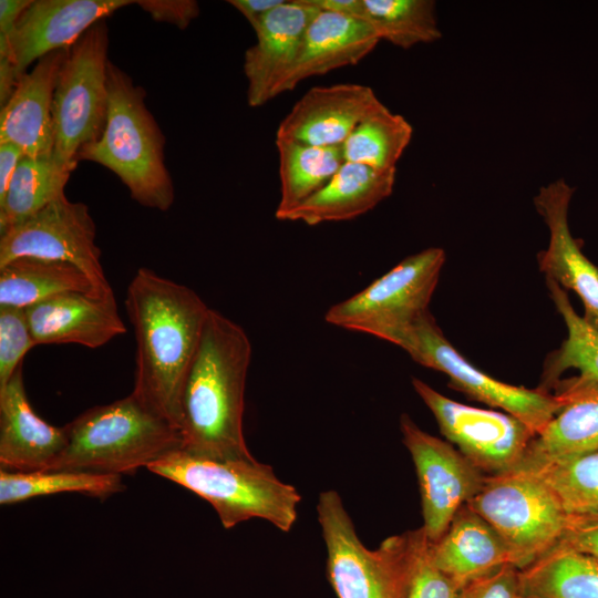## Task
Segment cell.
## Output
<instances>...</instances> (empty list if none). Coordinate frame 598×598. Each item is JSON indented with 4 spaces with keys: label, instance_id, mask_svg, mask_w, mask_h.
Masks as SVG:
<instances>
[{
    "label": "cell",
    "instance_id": "cell-14",
    "mask_svg": "<svg viewBox=\"0 0 598 598\" xmlns=\"http://www.w3.org/2000/svg\"><path fill=\"white\" fill-rule=\"evenodd\" d=\"M131 0H32L8 37H0V56H8L20 78L45 54L70 48L90 27L133 4Z\"/></svg>",
    "mask_w": 598,
    "mask_h": 598
},
{
    "label": "cell",
    "instance_id": "cell-29",
    "mask_svg": "<svg viewBox=\"0 0 598 598\" xmlns=\"http://www.w3.org/2000/svg\"><path fill=\"white\" fill-rule=\"evenodd\" d=\"M546 283L556 310L565 322L567 337L548 355L540 388L548 391V386H553L569 369L578 370L580 377L598 381V332L575 311L565 289L550 279H546Z\"/></svg>",
    "mask_w": 598,
    "mask_h": 598
},
{
    "label": "cell",
    "instance_id": "cell-15",
    "mask_svg": "<svg viewBox=\"0 0 598 598\" xmlns=\"http://www.w3.org/2000/svg\"><path fill=\"white\" fill-rule=\"evenodd\" d=\"M574 192L559 178L542 186L534 197L535 208L549 231L548 246L537 254V261L546 279L579 297L584 305L582 319L598 332V268L570 233L568 208Z\"/></svg>",
    "mask_w": 598,
    "mask_h": 598
},
{
    "label": "cell",
    "instance_id": "cell-33",
    "mask_svg": "<svg viewBox=\"0 0 598 598\" xmlns=\"http://www.w3.org/2000/svg\"><path fill=\"white\" fill-rule=\"evenodd\" d=\"M520 466L543 478L568 515H598V452Z\"/></svg>",
    "mask_w": 598,
    "mask_h": 598
},
{
    "label": "cell",
    "instance_id": "cell-8",
    "mask_svg": "<svg viewBox=\"0 0 598 598\" xmlns=\"http://www.w3.org/2000/svg\"><path fill=\"white\" fill-rule=\"evenodd\" d=\"M466 505L502 537L518 569L559 543L569 517L554 491L524 466L485 476Z\"/></svg>",
    "mask_w": 598,
    "mask_h": 598
},
{
    "label": "cell",
    "instance_id": "cell-23",
    "mask_svg": "<svg viewBox=\"0 0 598 598\" xmlns=\"http://www.w3.org/2000/svg\"><path fill=\"white\" fill-rule=\"evenodd\" d=\"M429 551L440 570L463 585L504 566L515 567L502 537L466 504L444 535L435 543L429 542Z\"/></svg>",
    "mask_w": 598,
    "mask_h": 598
},
{
    "label": "cell",
    "instance_id": "cell-21",
    "mask_svg": "<svg viewBox=\"0 0 598 598\" xmlns=\"http://www.w3.org/2000/svg\"><path fill=\"white\" fill-rule=\"evenodd\" d=\"M380 41L364 20L320 10L308 25L297 59L276 87L274 97L292 91L308 78L359 63Z\"/></svg>",
    "mask_w": 598,
    "mask_h": 598
},
{
    "label": "cell",
    "instance_id": "cell-35",
    "mask_svg": "<svg viewBox=\"0 0 598 598\" xmlns=\"http://www.w3.org/2000/svg\"><path fill=\"white\" fill-rule=\"evenodd\" d=\"M464 586L434 565L425 536L420 545L404 598H460Z\"/></svg>",
    "mask_w": 598,
    "mask_h": 598
},
{
    "label": "cell",
    "instance_id": "cell-11",
    "mask_svg": "<svg viewBox=\"0 0 598 598\" xmlns=\"http://www.w3.org/2000/svg\"><path fill=\"white\" fill-rule=\"evenodd\" d=\"M95 238L89 207L63 195L0 234V266L20 257L68 262L90 279L99 297L112 298Z\"/></svg>",
    "mask_w": 598,
    "mask_h": 598
},
{
    "label": "cell",
    "instance_id": "cell-17",
    "mask_svg": "<svg viewBox=\"0 0 598 598\" xmlns=\"http://www.w3.org/2000/svg\"><path fill=\"white\" fill-rule=\"evenodd\" d=\"M309 0H286L254 29L256 42L244 54L247 102L258 107L274 99L278 84L293 65L305 32L320 12Z\"/></svg>",
    "mask_w": 598,
    "mask_h": 598
},
{
    "label": "cell",
    "instance_id": "cell-6",
    "mask_svg": "<svg viewBox=\"0 0 598 598\" xmlns=\"http://www.w3.org/2000/svg\"><path fill=\"white\" fill-rule=\"evenodd\" d=\"M317 515L327 548L329 581L338 598H404L420 545L421 528L384 539L368 549L359 539L340 495L322 492Z\"/></svg>",
    "mask_w": 598,
    "mask_h": 598
},
{
    "label": "cell",
    "instance_id": "cell-3",
    "mask_svg": "<svg viewBox=\"0 0 598 598\" xmlns=\"http://www.w3.org/2000/svg\"><path fill=\"white\" fill-rule=\"evenodd\" d=\"M109 113L99 141L78 161L97 163L113 172L140 205L168 210L175 200L165 164V135L145 104L146 91L113 62L107 65Z\"/></svg>",
    "mask_w": 598,
    "mask_h": 598
},
{
    "label": "cell",
    "instance_id": "cell-30",
    "mask_svg": "<svg viewBox=\"0 0 598 598\" xmlns=\"http://www.w3.org/2000/svg\"><path fill=\"white\" fill-rule=\"evenodd\" d=\"M125 488L121 475L74 471L11 472L0 470V504L59 493H83L105 498Z\"/></svg>",
    "mask_w": 598,
    "mask_h": 598
},
{
    "label": "cell",
    "instance_id": "cell-25",
    "mask_svg": "<svg viewBox=\"0 0 598 598\" xmlns=\"http://www.w3.org/2000/svg\"><path fill=\"white\" fill-rule=\"evenodd\" d=\"M73 291L97 296L90 279L71 264L20 257L0 266V308L27 309Z\"/></svg>",
    "mask_w": 598,
    "mask_h": 598
},
{
    "label": "cell",
    "instance_id": "cell-7",
    "mask_svg": "<svg viewBox=\"0 0 598 598\" xmlns=\"http://www.w3.org/2000/svg\"><path fill=\"white\" fill-rule=\"evenodd\" d=\"M109 28L90 27L70 48L52 101V159L73 172L79 154L99 141L109 113Z\"/></svg>",
    "mask_w": 598,
    "mask_h": 598
},
{
    "label": "cell",
    "instance_id": "cell-28",
    "mask_svg": "<svg viewBox=\"0 0 598 598\" xmlns=\"http://www.w3.org/2000/svg\"><path fill=\"white\" fill-rule=\"evenodd\" d=\"M71 173L52 157L23 156L0 203V234L65 195Z\"/></svg>",
    "mask_w": 598,
    "mask_h": 598
},
{
    "label": "cell",
    "instance_id": "cell-2",
    "mask_svg": "<svg viewBox=\"0 0 598 598\" xmlns=\"http://www.w3.org/2000/svg\"><path fill=\"white\" fill-rule=\"evenodd\" d=\"M251 353L245 330L210 308L181 393V450L213 460L255 458L243 430Z\"/></svg>",
    "mask_w": 598,
    "mask_h": 598
},
{
    "label": "cell",
    "instance_id": "cell-13",
    "mask_svg": "<svg viewBox=\"0 0 598 598\" xmlns=\"http://www.w3.org/2000/svg\"><path fill=\"white\" fill-rule=\"evenodd\" d=\"M400 429L417 475L422 529L435 543L477 494L485 476L451 443L423 431L408 414L401 415Z\"/></svg>",
    "mask_w": 598,
    "mask_h": 598
},
{
    "label": "cell",
    "instance_id": "cell-26",
    "mask_svg": "<svg viewBox=\"0 0 598 598\" xmlns=\"http://www.w3.org/2000/svg\"><path fill=\"white\" fill-rule=\"evenodd\" d=\"M523 598H598V559L556 545L519 569Z\"/></svg>",
    "mask_w": 598,
    "mask_h": 598
},
{
    "label": "cell",
    "instance_id": "cell-36",
    "mask_svg": "<svg viewBox=\"0 0 598 598\" xmlns=\"http://www.w3.org/2000/svg\"><path fill=\"white\" fill-rule=\"evenodd\" d=\"M460 598H523L519 569L507 565L467 582Z\"/></svg>",
    "mask_w": 598,
    "mask_h": 598
},
{
    "label": "cell",
    "instance_id": "cell-37",
    "mask_svg": "<svg viewBox=\"0 0 598 598\" xmlns=\"http://www.w3.org/2000/svg\"><path fill=\"white\" fill-rule=\"evenodd\" d=\"M140 8L147 12L153 20L186 29L199 16V4L195 0H137Z\"/></svg>",
    "mask_w": 598,
    "mask_h": 598
},
{
    "label": "cell",
    "instance_id": "cell-22",
    "mask_svg": "<svg viewBox=\"0 0 598 598\" xmlns=\"http://www.w3.org/2000/svg\"><path fill=\"white\" fill-rule=\"evenodd\" d=\"M553 386L561 409L532 440L520 465L598 452V381L576 375Z\"/></svg>",
    "mask_w": 598,
    "mask_h": 598
},
{
    "label": "cell",
    "instance_id": "cell-24",
    "mask_svg": "<svg viewBox=\"0 0 598 598\" xmlns=\"http://www.w3.org/2000/svg\"><path fill=\"white\" fill-rule=\"evenodd\" d=\"M395 175L396 169L380 171L344 162L324 187L285 215L281 220L316 226L354 219L392 194Z\"/></svg>",
    "mask_w": 598,
    "mask_h": 598
},
{
    "label": "cell",
    "instance_id": "cell-18",
    "mask_svg": "<svg viewBox=\"0 0 598 598\" xmlns=\"http://www.w3.org/2000/svg\"><path fill=\"white\" fill-rule=\"evenodd\" d=\"M68 49L52 51L24 73L0 112V142H9L25 156L50 158L54 148L52 101Z\"/></svg>",
    "mask_w": 598,
    "mask_h": 598
},
{
    "label": "cell",
    "instance_id": "cell-1",
    "mask_svg": "<svg viewBox=\"0 0 598 598\" xmlns=\"http://www.w3.org/2000/svg\"><path fill=\"white\" fill-rule=\"evenodd\" d=\"M124 303L136 342L132 393L178 430L183 384L210 308L193 289L148 268L135 272Z\"/></svg>",
    "mask_w": 598,
    "mask_h": 598
},
{
    "label": "cell",
    "instance_id": "cell-10",
    "mask_svg": "<svg viewBox=\"0 0 598 598\" xmlns=\"http://www.w3.org/2000/svg\"><path fill=\"white\" fill-rule=\"evenodd\" d=\"M415 362L444 373L450 385L471 399L498 408L537 435L561 409L555 393L502 382L465 359L446 339L431 312L423 315L395 341Z\"/></svg>",
    "mask_w": 598,
    "mask_h": 598
},
{
    "label": "cell",
    "instance_id": "cell-31",
    "mask_svg": "<svg viewBox=\"0 0 598 598\" xmlns=\"http://www.w3.org/2000/svg\"><path fill=\"white\" fill-rule=\"evenodd\" d=\"M412 135V125L383 105L364 118L342 144L344 162L380 171L396 169Z\"/></svg>",
    "mask_w": 598,
    "mask_h": 598
},
{
    "label": "cell",
    "instance_id": "cell-41",
    "mask_svg": "<svg viewBox=\"0 0 598 598\" xmlns=\"http://www.w3.org/2000/svg\"><path fill=\"white\" fill-rule=\"evenodd\" d=\"M32 0L0 1V37H8L22 12Z\"/></svg>",
    "mask_w": 598,
    "mask_h": 598
},
{
    "label": "cell",
    "instance_id": "cell-20",
    "mask_svg": "<svg viewBox=\"0 0 598 598\" xmlns=\"http://www.w3.org/2000/svg\"><path fill=\"white\" fill-rule=\"evenodd\" d=\"M22 368L0 389V466L11 472L50 471L65 446V429L51 425L34 412Z\"/></svg>",
    "mask_w": 598,
    "mask_h": 598
},
{
    "label": "cell",
    "instance_id": "cell-19",
    "mask_svg": "<svg viewBox=\"0 0 598 598\" xmlns=\"http://www.w3.org/2000/svg\"><path fill=\"white\" fill-rule=\"evenodd\" d=\"M24 310L35 346L72 343L96 349L126 332L114 297L65 292Z\"/></svg>",
    "mask_w": 598,
    "mask_h": 598
},
{
    "label": "cell",
    "instance_id": "cell-9",
    "mask_svg": "<svg viewBox=\"0 0 598 598\" xmlns=\"http://www.w3.org/2000/svg\"><path fill=\"white\" fill-rule=\"evenodd\" d=\"M444 261L440 247L406 257L361 291L331 306L324 313L326 322L394 344L429 312Z\"/></svg>",
    "mask_w": 598,
    "mask_h": 598
},
{
    "label": "cell",
    "instance_id": "cell-12",
    "mask_svg": "<svg viewBox=\"0 0 598 598\" xmlns=\"http://www.w3.org/2000/svg\"><path fill=\"white\" fill-rule=\"evenodd\" d=\"M412 385L441 433L478 471L494 475L523 463L535 434L518 419L456 402L417 378H412Z\"/></svg>",
    "mask_w": 598,
    "mask_h": 598
},
{
    "label": "cell",
    "instance_id": "cell-38",
    "mask_svg": "<svg viewBox=\"0 0 598 598\" xmlns=\"http://www.w3.org/2000/svg\"><path fill=\"white\" fill-rule=\"evenodd\" d=\"M557 545L598 559V515H569L566 529Z\"/></svg>",
    "mask_w": 598,
    "mask_h": 598
},
{
    "label": "cell",
    "instance_id": "cell-40",
    "mask_svg": "<svg viewBox=\"0 0 598 598\" xmlns=\"http://www.w3.org/2000/svg\"><path fill=\"white\" fill-rule=\"evenodd\" d=\"M286 0H228L249 22L252 30Z\"/></svg>",
    "mask_w": 598,
    "mask_h": 598
},
{
    "label": "cell",
    "instance_id": "cell-16",
    "mask_svg": "<svg viewBox=\"0 0 598 598\" xmlns=\"http://www.w3.org/2000/svg\"><path fill=\"white\" fill-rule=\"evenodd\" d=\"M383 105L368 85L315 86L283 117L276 137L313 146H342L353 130Z\"/></svg>",
    "mask_w": 598,
    "mask_h": 598
},
{
    "label": "cell",
    "instance_id": "cell-32",
    "mask_svg": "<svg viewBox=\"0 0 598 598\" xmlns=\"http://www.w3.org/2000/svg\"><path fill=\"white\" fill-rule=\"evenodd\" d=\"M359 19L368 22L381 40L402 49L442 37L432 0H362Z\"/></svg>",
    "mask_w": 598,
    "mask_h": 598
},
{
    "label": "cell",
    "instance_id": "cell-39",
    "mask_svg": "<svg viewBox=\"0 0 598 598\" xmlns=\"http://www.w3.org/2000/svg\"><path fill=\"white\" fill-rule=\"evenodd\" d=\"M25 156L20 147L9 142H0V203L4 199L13 173Z\"/></svg>",
    "mask_w": 598,
    "mask_h": 598
},
{
    "label": "cell",
    "instance_id": "cell-34",
    "mask_svg": "<svg viewBox=\"0 0 598 598\" xmlns=\"http://www.w3.org/2000/svg\"><path fill=\"white\" fill-rule=\"evenodd\" d=\"M35 346L24 309L0 308V389L23 364V358Z\"/></svg>",
    "mask_w": 598,
    "mask_h": 598
},
{
    "label": "cell",
    "instance_id": "cell-5",
    "mask_svg": "<svg viewBox=\"0 0 598 598\" xmlns=\"http://www.w3.org/2000/svg\"><path fill=\"white\" fill-rule=\"evenodd\" d=\"M147 470L207 501L226 529L250 518H262L289 532L297 519L301 499L298 491L256 458L213 460L179 448Z\"/></svg>",
    "mask_w": 598,
    "mask_h": 598
},
{
    "label": "cell",
    "instance_id": "cell-4",
    "mask_svg": "<svg viewBox=\"0 0 598 598\" xmlns=\"http://www.w3.org/2000/svg\"><path fill=\"white\" fill-rule=\"evenodd\" d=\"M66 443L50 471L133 474L182 447L179 431L132 392L64 425Z\"/></svg>",
    "mask_w": 598,
    "mask_h": 598
},
{
    "label": "cell",
    "instance_id": "cell-27",
    "mask_svg": "<svg viewBox=\"0 0 598 598\" xmlns=\"http://www.w3.org/2000/svg\"><path fill=\"white\" fill-rule=\"evenodd\" d=\"M280 198L277 219L319 192L344 163L342 146H313L276 137Z\"/></svg>",
    "mask_w": 598,
    "mask_h": 598
}]
</instances>
